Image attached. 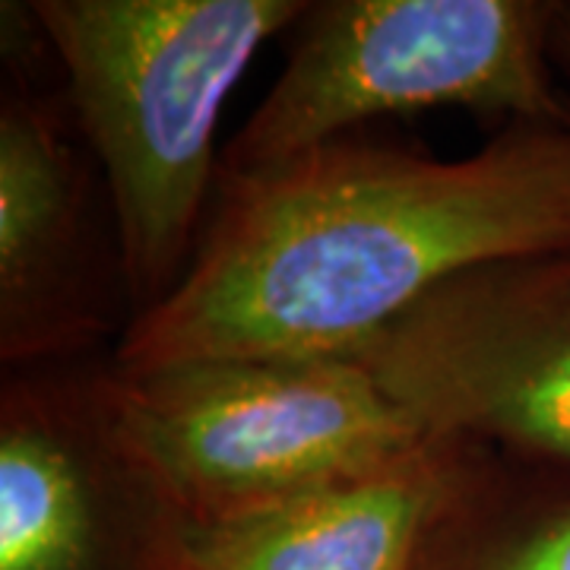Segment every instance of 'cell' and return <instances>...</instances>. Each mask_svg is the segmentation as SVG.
<instances>
[{
	"instance_id": "cell-4",
	"label": "cell",
	"mask_w": 570,
	"mask_h": 570,
	"mask_svg": "<svg viewBox=\"0 0 570 570\" xmlns=\"http://www.w3.org/2000/svg\"><path fill=\"white\" fill-rule=\"evenodd\" d=\"M558 13L561 3L542 0L311 3L279 80L225 146L219 178L305 156L377 115L438 105L570 127L551 77Z\"/></svg>"
},
{
	"instance_id": "cell-2",
	"label": "cell",
	"mask_w": 570,
	"mask_h": 570,
	"mask_svg": "<svg viewBox=\"0 0 570 570\" xmlns=\"http://www.w3.org/2000/svg\"><path fill=\"white\" fill-rule=\"evenodd\" d=\"M311 3L41 0L32 17L102 165L134 317L178 285L219 184L216 124L250 61Z\"/></svg>"
},
{
	"instance_id": "cell-7",
	"label": "cell",
	"mask_w": 570,
	"mask_h": 570,
	"mask_svg": "<svg viewBox=\"0 0 570 570\" xmlns=\"http://www.w3.org/2000/svg\"><path fill=\"white\" fill-rule=\"evenodd\" d=\"M466 448L412 460L206 527H178L159 570H419Z\"/></svg>"
},
{
	"instance_id": "cell-1",
	"label": "cell",
	"mask_w": 570,
	"mask_h": 570,
	"mask_svg": "<svg viewBox=\"0 0 570 570\" xmlns=\"http://www.w3.org/2000/svg\"><path fill=\"white\" fill-rule=\"evenodd\" d=\"M564 245L570 127L508 124L466 159L343 137L219 178L184 276L111 365L348 358L472 266Z\"/></svg>"
},
{
	"instance_id": "cell-5",
	"label": "cell",
	"mask_w": 570,
	"mask_h": 570,
	"mask_svg": "<svg viewBox=\"0 0 570 570\" xmlns=\"http://www.w3.org/2000/svg\"><path fill=\"white\" fill-rule=\"evenodd\" d=\"M348 358L434 441L570 469V245L472 266Z\"/></svg>"
},
{
	"instance_id": "cell-9",
	"label": "cell",
	"mask_w": 570,
	"mask_h": 570,
	"mask_svg": "<svg viewBox=\"0 0 570 570\" xmlns=\"http://www.w3.org/2000/svg\"><path fill=\"white\" fill-rule=\"evenodd\" d=\"M419 570H570V469L466 448Z\"/></svg>"
},
{
	"instance_id": "cell-3",
	"label": "cell",
	"mask_w": 570,
	"mask_h": 570,
	"mask_svg": "<svg viewBox=\"0 0 570 570\" xmlns=\"http://www.w3.org/2000/svg\"><path fill=\"white\" fill-rule=\"evenodd\" d=\"M108 441L178 527L400 466L428 438L355 358H225L86 377Z\"/></svg>"
},
{
	"instance_id": "cell-6",
	"label": "cell",
	"mask_w": 570,
	"mask_h": 570,
	"mask_svg": "<svg viewBox=\"0 0 570 570\" xmlns=\"http://www.w3.org/2000/svg\"><path fill=\"white\" fill-rule=\"evenodd\" d=\"M175 530L108 441L86 381L3 387L0 570H111L127 535L168 549Z\"/></svg>"
},
{
	"instance_id": "cell-8",
	"label": "cell",
	"mask_w": 570,
	"mask_h": 570,
	"mask_svg": "<svg viewBox=\"0 0 570 570\" xmlns=\"http://www.w3.org/2000/svg\"><path fill=\"white\" fill-rule=\"evenodd\" d=\"M80 165L51 111L26 96L0 108V352L3 365L61 355L92 326L82 292Z\"/></svg>"
},
{
	"instance_id": "cell-10",
	"label": "cell",
	"mask_w": 570,
	"mask_h": 570,
	"mask_svg": "<svg viewBox=\"0 0 570 570\" xmlns=\"http://www.w3.org/2000/svg\"><path fill=\"white\" fill-rule=\"evenodd\" d=\"M551 58L554 63H561L570 73V7L561 3V13L554 22V36H551Z\"/></svg>"
}]
</instances>
